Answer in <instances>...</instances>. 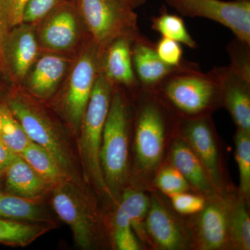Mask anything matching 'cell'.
<instances>
[{"label":"cell","instance_id":"1","mask_svg":"<svg viewBox=\"0 0 250 250\" xmlns=\"http://www.w3.org/2000/svg\"><path fill=\"white\" fill-rule=\"evenodd\" d=\"M113 90L114 85L100 69L79 134V154L83 180L102 195H107V189L100 164V149Z\"/></svg>","mask_w":250,"mask_h":250},{"label":"cell","instance_id":"2","mask_svg":"<svg viewBox=\"0 0 250 250\" xmlns=\"http://www.w3.org/2000/svg\"><path fill=\"white\" fill-rule=\"evenodd\" d=\"M6 104L31 141L48 152L72 181L83 186L68 141L45 110L20 94L11 97Z\"/></svg>","mask_w":250,"mask_h":250},{"label":"cell","instance_id":"3","mask_svg":"<svg viewBox=\"0 0 250 250\" xmlns=\"http://www.w3.org/2000/svg\"><path fill=\"white\" fill-rule=\"evenodd\" d=\"M100 164L107 195L118 200L128 177V111L123 94L113 90L104 127Z\"/></svg>","mask_w":250,"mask_h":250},{"label":"cell","instance_id":"4","mask_svg":"<svg viewBox=\"0 0 250 250\" xmlns=\"http://www.w3.org/2000/svg\"><path fill=\"white\" fill-rule=\"evenodd\" d=\"M154 90L188 118L206 116L222 103L216 77L211 70L203 73L197 64L166 77Z\"/></svg>","mask_w":250,"mask_h":250},{"label":"cell","instance_id":"5","mask_svg":"<svg viewBox=\"0 0 250 250\" xmlns=\"http://www.w3.org/2000/svg\"><path fill=\"white\" fill-rule=\"evenodd\" d=\"M50 193L53 209L68 225L77 246L85 250L96 248L101 238V225L84 187L67 179L54 187Z\"/></svg>","mask_w":250,"mask_h":250},{"label":"cell","instance_id":"6","mask_svg":"<svg viewBox=\"0 0 250 250\" xmlns=\"http://www.w3.org/2000/svg\"><path fill=\"white\" fill-rule=\"evenodd\" d=\"M92 41L103 55L113 41L121 38L131 42L142 39L134 9L118 0H75Z\"/></svg>","mask_w":250,"mask_h":250},{"label":"cell","instance_id":"7","mask_svg":"<svg viewBox=\"0 0 250 250\" xmlns=\"http://www.w3.org/2000/svg\"><path fill=\"white\" fill-rule=\"evenodd\" d=\"M142 86V85H141ZM144 99L141 100L135 123V150L141 170L149 172L160 162L166 133L165 111L154 89L142 86Z\"/></svg>","mask_w":250,"mask_h":250},{"label":"cell","instance_id":"8","mask_svg":"<svg viewBox=\"0 0 250 250\" xmlns=\"http://www.w3.org/2000/svg\"><path fill=\"white\" fill-rule=\"evenodd\" d=\"M101 59L98 47L91 41L70 73L62 100V110L67 124L75 135L80 134L83 115L100 70Z\"/></svg>","mask_w":250,"mask_h":250},{"label":"cell","instance_id":"9","mask_svg":"<svg viewBox=\"0 0 250 250\" xmlns=\"http://www.w3.org/2000/svg\"><path fill=\"white\" fill-rule=\"evenodd\" d=\"M179 14L223 24L238 40L250 45V0H166Z\"/></svg>","mask_w":250,"mask_h":250},{"label":"cell","instance_id":"10","mask_svg":"<svg viewBox=\"0 0 250 250\" xmlns=\"http://www.w3.org/2000/svg\"><path fill=\"white\" fill-rule=\"evenodd\" d=\"M82 21L75 0L62 1L40 21L38 41L47 50L68 52L82 37Z\"/></svg>","mask_w":250,"mask_h":250},{"label":"cell","instance_id":"11","mask_svg":"<svg viewBox=\"0 0 250 250\" xmlns=\"http://www.w3.org/2000/svg\"><path fill=\"white\" fill-rule=\"evenodd\" d=\"M211 71L220 85L222 103L237 128L250 133V68L230 63Z\"/></svg>","mask_w":250,"mask_h":250},{"label":"cell","instance_id":"12","mask_svg":"<svg viewBox=\"0 0 250 250\" xmlns=\"http://www.w3.org/2000/svg\"><path fill=\"white\" fill-rule=\"evenodd\" d=\"M183 139L203 164L218 192L223 188L218 148L211 122L207 115L187 118L180 123Z\"/></svg>","mask_w":250,"mask_h":250},{"label":"cell","instance_id":"13","mask_svg":"<svg viewBox=\"0 0 250 250\" xmlns=\"http://www.w3.org/2000/svg\"><path fill=\"white\" fill-rule=\"evenodd\" d=\"M199 212L195 227L199 249L222 250L229 244L228 214L230 202L216 195L209 197Z\"/></svg>","mask_w":250,"mask_h":250},{"label":"cell","instance_id":"14","mask_svg":"<svg viewBox=\"0 0 250 250\" xmlns=\"http://www.w3.org/2000/svg\"><path fill=\"white\" fill-rule=\"evenodd\" d=\"M131 56L135 74L140 85L151 89H154L166 77L195 65L188 62L179 67L167 65L158 57L155 45L145 36L131 43Z\"/></svg>","mask_w":250,"mask_h":250},{"label":"cell","instance_id":"15","mask_svg":"<svg viewBox=\"0 0 250 250\" xmlns=\"http://www.w3.org/2000/svg\"><path fill=\"white\" fill-rule=\"evenodd\" d=\"M145 220V229L161 249L177 250L187 248L188 238L183 227L155 197L150 200Z\"/></svg>","mask_w":250,"mask_h":250},{"label":"cell","instance_id":"16","mask_svg":"<svg viewBox=\"0 0 250 250\" xmlns=\"http://www.w3.org/2000/svg\"><path fill=\"white\" fill-rule=\"evenodd\" d=\"M3 174L6 192L24 198L42 200L53 188L19 154H15Z\"/></svg>","mask_w":250,"mask_h":250},{"label":"cell","instance_id":"17","mask_svg":"<svg viewBox=\"0 0 250 250\" xmlns=\"http://www.w3.org/2000/svg\"><path fill=\"white\" fill-rule=\"evenodd\" d=\"M14 28L5 45L6 57L15 76L22 80L35 62L39 41L29 24L22 23Z\"/></svg>","mask_w":250,"mask_h":250},{"label":"cell","instance_id":"18","mask_svg":"<svg viewBox=\"0 0 250 250\" xmlns=\"http://www.w3.org/2000/svg\"><path fill=\"white\" fill-rule=\"evenodd\" d=\"M131 43L125 38L117 39L102 55L100 69L113 85L129 88L140 85L133 66Z\"/></svg>","mask_w":250,"mask_h":250},{"label":"cell","instance_id":"19","mask_svg":"<svg viewBox=\"0 0 250 250\" xmlns=\"http://www.w3.org/2000/svg\"><path fill=\"white\" fill-rule=\"evenodd\" d=\"M66 59L56 54H47L36 62L27 74V88L39 100L50 98L60 84L66 72Z\"/></svg>","mask_w":250,"mask_h":250},{"label":"cell","instance_id":"20","mask_svg":"<svg viewBox=\"0 0 250 250\" xmlns=\"http://www.w3.org/2000/svg\"><path fill=\"white\" fill-rule=\"evenodd\" d=\"M170 159L172 166L182 174L195 190L208 197L216 195L218 190L201 161L183 139L177 140L172 145Z\"/></svg>","mask_w":250,"mask_h":250},{"label":"cell","instance_id":"21","mask_svg":"<svg viewBox=\"0 0 250 250\" xmlns=\"http://www.w3.org/2000/svg\"><path fill=\"white\" fill-rule=\"evenodd\" d=\"M0 218L56 225L42 200L24 198L8 192L0 191Z\"/></svg>","mask_w":250,"mask_h":250},{"label":"cell","instance_id":"22","mask_svg":"<svg viewBox=\"0 0 250 250\" xmlns=\"http://www.w3.org/2000/svg\"><path fill=\"white\" fill-rule=\"evenodd\" d=\"M149 204L150 200L144 192L124 189L112 220L113 230L132 228L142 235L146 230L141 225L147 215Z\"/></svg>","mask_w":250,"mask_h":250},{"label":"cell","instance_id":"23","mask_svg":"<svg viewBox=\"0 0 250 250\" xmlns=\"http://www.w3.org/2000/svg\"><path fill=\"white\" fill-rule=\"evenodd\" d=\"M54 225L0 218V243L26 247L52 230Z\"/></svg>","mask_w":250,"mask_h":250},{"label":"cell","instance_id":"24","mask_svg":"<svg viewBox=\"0 0 250 250\" xmlns=\"http://www.w3.org/2000/svg\"><path fill=\"white\" fill-rule=\"evenodd\" d=\"M19 155L52 187L67 179H71L59 167L48 152L32 141Z\"/></svg>","mask_w":250,"mask_h":250},{"label":"cell","instance_id":"25","mask_svg":"<svg viewBox=\"0 0 250 250\" xmlns=\"http://www.w3.org/2000/svg\"><path fill=\"white\" fill-rule=\"evenodd\" d=\"M229 244L240 250H250V218L244 199L230 202L228 214Z\"/></svg>","mask_w":250,"mask_h":250},{"label":"cell","instance_id":"26","mask_svg":"<svg viewBox=\"0 0 250 250\" xmlns=\"http://www.w3.org/2000/svg\"><path fill=\"white\" fill-rule=\"evenodd\" d=\"M0 139L14 154H21L31 142L6 104L0 103Z\"/></svg>","mask_w":250,"mask_h":250},{"label":"cell","instance_id":"27","mask_svg":"<svg viewBox=\"0 0 250 250\" xmlns=\"http://www.w3.org/2000/svg\"><path fill=\"white\" fill-rule=\"evenodd\" d=\"M152 28L162 37L177 41L190 48L197 47L196 42L188 31L183 19L177 15L168 14L166 8H163L159 16L152 18Z\"/></svg>","mask_w":250,"mask_h":250},{"label":"cell","instance_id":"28","mask_svg":"<svg viewBox=\"0 0 250 250\" xmlns=\"http://www.w3.org/2000/svg\"><path fill=\"white\" fill-rule=\"evenodd\" d=\"M235 149L239 170L240 192L242 198L248 200L250 194V133L237 129Z\"/></svg>","mask_w":250,"mask_h":250},{"label":"cell","instance_id":"29","mask_svg":"<svg viewBox=\"0 0 250 250\" xmlns=\"http://www.w3.org/2000/svg\"><path fill=\"white\" fill-rule=\"evenodd\" d=\"M156 187L168 195L187 192L190 189V184L185 177L174 166H167L159 171L155 179Z\"/></svg>","mask_w":250,"mask_h":250},{"label":"cell","instance_id":"30","mask_svg":"<svg viewBox=\"0 0 250 250\" xmlns=\"http://www.w3.org/2000/svg\"><path fill=\"white\" fill-rule=\"evenodd\" d=\"M158 57L163 62L172 67L183 65V49L177 41L162 37L155 45Z\"/></svg>","mask_w":250,"mask_h":250},{"label":"cell","instance_id":"31","mask_svg":"<svg viewBox=\"0 0 250 250\" xmlns=\"http://www.w3.org/2000/svg\"><path fill=\"white\" fill-rule=\"evenodd\" d=\"M174 209L184 215L196 214L201 211L206 204L205 199L200 195L180 192L170 196Z\"/></svg>","mask_w":250,"mask_h":250},{"label":"cell","instance_id":"32","mask_svg":"<svg viewBox=\"0 0 250 250\" xmlns=\"http://www.w3.org/2000/svg\"><path fill=\"white\" fill-rule=\"evenodd\" d=\"M65 0H29L23 14L22 23L39 22L54 7Z\"/></svg>","mask_w":250,"mask_h":250},{"label":"cell","instance_id":"33","mask_svg":"<svg viewBox=\"0 0 250 250\" xmlns=\"http://www.w3.org/2000/svg\"><path fill=\"white\" fill-rule=\"evenodd\" d=\"M29 0H1L8 27L14 28L22 24L24 9Z\"/></svg>","mask_w":250,"mask_h":250},{"label":"cell","instance_id":"34","mask_svg":"<svg viewBox=\"0 0 250 250\" xmlns=\"http://www.w3.org/2000/svg\"><path fill=\"white\" fill-rule=\"evenodd\" d=\"M113 239L120 250H139L141 248L132 228L113 230Z\"/></svg>","mask_w":250,"mask_h":250},{"label":"cell","instance_id":"35","mask_svg":"<svg viewBox=\"0 0 250 250\" xmlns=\"http://www.w3.org/2000/svg\"><path fill=\"white\" fill-rule=\"evenodd\" d=\"M15 154L0 139V172H4L14 159Z\"/></svg>","mask_w":250,"mask_h":250},{"label":"cell","instance_id":"36","mask_svg":"<svg viewBox=\"0 0 250 250\" xmlns=\"http://www.w3.org/2000/svg\"><path fill=\"white\" fill-rule=\"evenodd\" d=\"M8 27L7 22H6V15H5L4 6H3L1 0H0V39H1L6 28Z\"/></svg>","mask_w":250,"mask_h":250},{"label":"cell","instance_id":"37","mask_svg":"<svg viewBox=\"0 0 250 250\" xmlns=\"http://www.w3.org/2000/svg\"><path fill=\"white\" fill-rule=\"evenodd\" d=\"M118 1H121L123 4L127 5L131 9H134L142 6L147 1V0H118Z\"/></svg>","mask_w":250,"mask_h":250},{"label":"cell","instance_id":"38","mask_svg":"<svg viewBox=\"0 0 250 250\" xmlns=\"http://www.w3.org/2000/svg\"><path fill=\"white\" fill-rule=\"evenodd\" d=\"M3 177H4L3 172H0V188H1V184H2Z\"/></svg>","mask_w":250,"mask_h":250}]
</instances>
